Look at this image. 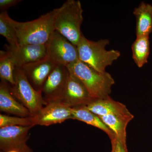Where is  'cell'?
Returning a JSON list of instances; mask_svg holds the SVG:
<instances>
[{
    "label": "cell",
    "instance_id": "obj_1",
    "mask_svg": "<svg viewBox=\"0 0 152 152\" xmlns=\"http://www.w3.org/2000/svg\"><path fill=\"white\" fill-rule=\"evenodd\" d=\"M60 10L61 7L54 9L31 21L18 22L11 18L19 45H45L54 32L55 18Z\"/></svg>",
    "mask_w": 152,
    "mask_h": 152
},
{
    "label": "cell",
    "instance_id": "obj_2",
    "mask_svg": "<svg viewBox=\"0 0 152 152\" xmlns=\"http://www.w3.org/2000/svg\"><path fill=\"white\" fill-rule=\"evenodd\" d=\"M110 43L108 39L93 41L83 36L77 46L79 60L98 72H106V68L112 65L121 55L118 50H106Z\"/></svg>",
    "mask_w": 152,
    "mask_h": 152
},
{
    "label": "cell",
    "instance_id": "obj_3",
    "mask_svg": "<svg viewBox=\"0 0 152 152\" xmlns=\"http://www.w3.org/2000/svg\"><path fill=\"white\" fill-rule=\"evenodd\" d=\"M83 12L80 1L67 0L61 6L55 18V31L77 47L84 36L81 30Z\"/></svg>",
    "mask_w": 152,
    "mask_h": 152
},
{
    "label": "cell",
    "instance_id": "obj_4",
    "mask_svg": "<svg viewBox=\"0 0 152 152\" xmlns=\"http://www.w3.org/2000/svg\"><path fill=\"white\" fill-rule=\"evenodd\" d=\"M67 68L69 72L81 81L93 99L110 97L115 81L108 72H98L80 60Z\"/></svg>",
    "mask_w": 152,
    "mask_h": 152
},
{
    "label": "cell",
    "instance_id": "obj_5",
    "mask_svg": "<svg viewBox=\"0 0 152 152\" xmlns=\"http://www.w3.org/2000/svg\"><path fill=\"white\" fill-rule=\"evenodd\" d=\"M15 83L10 87L11 94L35 115L48 104L42 91H37L30 83L22 69L15 67L14 72Z\"/></svg>",
    "mask_w": 152,
    "mask_h": 152
},
{
    "label": "cell",
    "instance_id": "obj_6",
    "mask_svg": "<svg viewBox=\"0 0 152 152\" xmlns=\"http://www.w3.org/2000/svg\"><path fill=\"white\" fill-rule=\"evenodd\" d=\"M47 58L57 65L67 68L79 61L77 47L56 31L46 44Z\"/></svg>",
    "mask_w": 152,
    "mask_h": 152
},
{
    "label": "cell",
    "instance_id": "obj_7",
    "mask_svg": "<svg viewBox=\"0 0 152 152\" xmlns=\"http://www.w3.org/2000/svg\"><path fill=\"white\" fill-rule=\"evenodd\" d=\"M33 127L12 126L0 128V149L3 152H34L27 144L29 132Z\"/></svg>",
    "mask_w": 152,
    "mask_h": 152
},
{
    "label": "cell",
    "instance_id": "obj_8",
    "mask_svg": "<svg viewBox=\"0 0 152 152\" xmlns=\"http://www.w3.org/2000/svg\"><path fill=\"white\" fill-rule=\"evenodd\" d=\"M72 108L60 101L48 103L37 115L32 116L34 125L49 126L72 119Z\"/></svg>",
    "mask_w": 152,
    "mask_h": 152
},
{
    "label": "cell",
    "instance_id": "obj_9",
    "mask_svg": "<svg viewBox=\"0 0 152 152\" xmlns=\"http://www.w3.org/2000/svg\"><path fill=\"white\" fill-rule=\"evenodd\" d=\"M15 67L22 69L24 66L47 58L45 45H20L18 48H12L5 45Z\"/></svg>",
    "mask_w": 152,
    "mask_h": 152
},
{
    "label": "cell",
    "instance_id": "obj_10",
    "mask_svg": "<svg viewBox=\"0 0 152 152\" xmlns=\"http://www.w3.org/2000/svg\"><path fill=\"white\" fill-rule=\"evenodd\" d=\"M93 99L81 81L69 72L60 101L71 107H74L85 105Z\"/></svg>",
    "mask_w": 152,
    "mask_h": 152
},
{
    "label": "cell",
    "instance_id": "obj_11",
    "mask_svg": "<svg viewBox=\"0 0 152 152\" xmlns=\"http://www.w3.org/2000/svg\"><path fill=\"white\" fill-rule=\"evenodd\" d=\"M69 71L62 65H56L48 77L42 88V94L47 103L61 100Z\"/></svg>",
    "mask_w": 152,
    "mask_h": 152
},
{
    "label": "cell",
    "instance_id": "obj_12",
    "mask_svg": "<svg viewBox=\"0 0 152 152\" xmlns=\"http://www.w3.org/2000/svg\"><path fill=\"white\" fill-rule=\"evenodd\" d=\"M56 65L46 58L27 65L22 69L32 86L37 91H42L44 83Z\"/></svg>",
    "mask_w": 152,
    "mask_h": 152
},
{
    "label": "cell",
    "instance_id": "obj_13",
    "mask_svg": "<svg viewBox=\"0 0 152 152\" xmlns=\"http://www.w3.org/2000/svg\"><path fill=\"white\" fill-rule=\"evenodd\" d=\"M99 117L114 133L117 140L127 146L126 128L129 123L134 118L132 114L129 111Z\"/></svg>",
    "mask_w": 152,
    "mask_h": 152
},
{
    "label": "cell",
    "instance_id": "obj_14",
    "mask_svg": "<svg viewBox=\"0 0 152 152\" xmlns=\"http://www.w3.org/2000/svg\"><path fill=\"white\" fill-rule=\"evenodd\" d=\"M7 82L1 80L0 83V110L18 117H32L29 111L18 102L11 94Z\"/></svg>",
    "mask_w": 152,
    "mask_h": 152
},
{
    "label": "cell",
    "instance_id": "obj_15",
    "mask_svg": "<svg viewBox=\"0 0 152 152\" xmlns=\"http://www.w3.org/2000/svg\"><path fill=\"white\" fill-rule=\"evenodd\" d=\"M84 106L99 117L129 112L125 105L114 100L110 97L106 99H93Z\"/></svg>",
    "mask_w": 152,
    "mask_h": 152
},
{
    "label": "cell",
    "instance_id": "obj_16",
    "mask_svg": "<svg viewBox=\"0 0 152 152\" xmlns=\"http://www.w3.org/2000/svg\"><path fill=\"white\" fill-rule=\"evenodd\" d=\"M136 19V37L149 36L152 32V5L142 1L133 11Z\"/></svg>",
    "mask_w": 152,
    "mask_h": 152
},
{
    "label": "cell",
    "instance_id": "obj_17",
    "mask_svg": "<svg viewBox=\"0 0 152 152\" xmlns=\"http://www.w3.org/2000/svg\"><path fill=\"white\" fill-rule=\"evenodd\" d=\"M72 119L83 122L102 130L108 135L111 140L116 138L114 133L102 121L99 117L89 110L84 105L72 107Z\"/></svg>",
    "mask_w": 152,
    "mask_h": 152
},
{
    "label": "cell",
    "instance_id": "obj_18",
    "mask_svg": "<svg viewBox=\"0 0 152 152\" xmlns=\"http://www.w3.org/2000/svg\"><path fill=\"white\" fill-rule=\"evenodd\" d=\"M132 58L139 68L148 63L150 54L149 36L137 37L132 45Z\"/></svg>",
    "mask_w": 152,
    "mask_h": 152
},
{
    "label": "cell",
    "instance_id": "obj_19",
    "mask_svg": "<svg viewBox=\"0 0 152 152\" xmlns=\"http://www.w3.org/2000/svg\"><path fill=\"white\" fill-rule=\"evenodd\" d=\"M11 18L7 11L0 14V34L4 37L12 48H18L20 46L16 30L11 22Z\"/></svg>",
    "mask_w": 152,
    "mask_h": 152
},
{
    "label": "cell",
    "instance_id": "obj_20",
    "mask_svg": "<svg viewBox=\"0 0 152 152\" xmlns=\"http://www.w3.org/2000/svg\"><path fill=\"white\" fill-rule=\"evenodd\" d=\"M15 66L8 53L0 51V77L1 80L10 83L11 86L15 83L14 72Z\"/></svg>",
    "mask_w": 152,
    "mask_h": 152
},
{
    "label": "cell",
    "instance_id": "obj_21",
    "mask_svg": "<svg viewBox=\"0 0 152 152\" xmlns=\"http://www.w3.org/2000/svg\"><path fill=\"white\" fill-rule=\"evenodd\" d=\"M12 126H34L33 117H14L0 115V128Z\"/></svg>",
    "mask_w": 152,
    "mask_h": 152
},
{
    "label": "cell",
    "instance_id": "obj_22",
    "mask_svg": "<svg viewBox=\"0 0 152 152\" xmlns=\"http://www.w3.org/2000/svg\"><path fill=\"white\" fill-rule=\"evenodd\" d=\"M22 1L20 0H1L0 1V10L2 12L7 11V10L17 5L19 3Z\"/></svg>",
    "mask_w": 152,
    "mask_h": 152
},
{
    "label": "cell",
    "instance_id": "obj_23",
    "mask_svg": "<svg viewBox=\"0 0 152 152\" xmlns=\"http://www.w3.org/2000/svg\"><path fill=\"white\" fill-rule=\"evenodd\" d=\"M113 140L115 142L116 152H128L127 146L123 145L116 138Z\"/></svg>",
    "mask_w": 152,
    "mask_h": 152
},
{
    "label": "cell",
    "instance_id": "obj_24",
    "mask_svg": "<svg viewBox=\"0 0 152 152\" xmlns=\"http://www.w3.org/2000/svg\"><path fill=\"white\" fill-rule=\"evenodd\" d=\"M112 144V151L111 152H116V150L115 145V142L113 140L111 141Z\"/></svg>",
    "mask_w": 152,
    "mask_h": 152
},
{
    "label": "cell",
    "instance_id": "obj_25",
    "mask_svg": "<svg viewBox=\"0 0 152 152\" xmlns=\"http://www.w3.org/2000/svg\"><path fill=\"white\" fill-rule=\"evenodd\" d=\"M6 152H18L16 151H9Z\"/></svg>",
    "mask_w": 152,
    "mask_h": 152
},
{
    "label": "cell",
    "instance_id": "obj_26",
    "mask_svg": "<svg viewBox=\"0 0 152 152\" xmlns=\"http://www.w3.org/2000/svg\"></svg>",
    "mask_w": 152,
    "mask_h": 152
}]
</instances>
